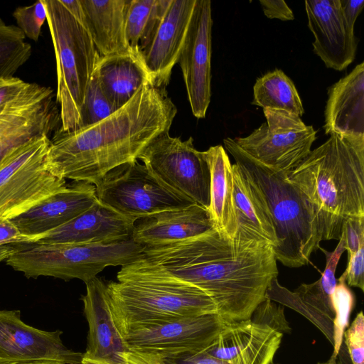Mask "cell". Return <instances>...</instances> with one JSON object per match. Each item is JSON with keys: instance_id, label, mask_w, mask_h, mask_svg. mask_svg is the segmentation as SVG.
<instances>
[{"instance_id": "30bf717a", "label": "cell", "mask_w": 364, "mask_h": 364, "mask_svg": "<svg viewBox=\"0 0 364 364\" xmlns=\"http://www.w3.org/2000/svg\"><path fill=\"white\" fill-rule=\"evenodd\" d=\"M138 159L165 186L208 208L210 171L203 151L195 148L193 137L183 141L169 132H164L151 141Z\"/></svg>"}, {"instance_id": "3957f363", "label": "cell", "mask_w": 364, "mask_h": 364, "mask_svg": "<svg viewBox=\"0 0 364 364\" xmlns=\"http://www.w3.org/2000/svg\"><path fill=\"white\" fill-rule=\"evenodd\" d=\"M287 178L308 200L321 241L339 240L347 220L364 218V135L330 134Z\"/></svg>"}, {"instance_id": "5bb4252c", "label": "cell", "mask_w": 364, "mask_h": 364, "mask_svg": "<svg viewBox=\"0 0 364 364\" xmlns=\"http://www.w3.org/2000/svg\"><path fill=\"white\" fill-rule=\"evenodd\" d=\"M213 18L210 0H196L178 63L181 68L193 114L205 117L211 97Z\"/></svg>"}, {"instance_id": "f546056e", "label": "cell", "mask_w": 364, "mask_h": 364, "mask_svg": "<svg viewBox=\"0 0 364 364\" xmlns=\"http://www.w3.org/2000/svg\"><path fill=\"white\" fill-rule=\"evenodd\" d=\"M252 105L263 109L285 110L300 117L304 113L302 101L294 82L279 69L257 79L253 87Z\"/></svg>"}, {"instance_id": "4dcf8cb0", "label": "cell", "mask_w": 364, "mask_h": 364, "mask_svg": "<svg viewBox=\"0 0 364 364\" xmlns=\"http://www.w3.org/2000/svg\"><path fill=\"white\" fill-rule=\"evenodd\" d=\"M31 55V46L18 27L0 18V78L14 77Z\"/></svg>"}, {"instance_id": "60d3db41", "label": "cell", "mask_w": 364, "mask_h": 364, "mask_svg": "<svg viewBox=\"0 0 364 364\" xmlns=\"http://www.w3.org/2000/svg\"><path fill=\"white\" fill-rule=\"evenodd\" d=\"M37 239L21 232L10 219L0 218V246L31 244Z\"/></svg>"}, {"instance_id": "9a60e30c", "label": "cell", "mask_w": 364, "mask_h": 364, "mask_svg": "<svg viewBox=\"0 0 364 364\" xmlns=\"http://www.w3.org/2000/svg\"><path fill=\"white\" fill-rule=\"evenodd\" d=\"M62 334L60 330L46 331L26 324L20 311L0 310V363L81 364L83 353L68 348Z\"/></svg>"}, {"instance_id": "bcb514c9", "label": "cell", "mask_w": 364, "mask_h": 364, "mask_svg": "<svg viewBox=\"0 0 364 364\" xmlns=\"http://www.w3.org/2000/svg\"><path fill=\"white\" fill-rule=\"evenodd\" d=\"M317 364H330L327 361L326 362H318ZM333 364H352L351 360L350 359L346 346L343 341L340 350L338 351L337 359L336 360Z\"/></svg>"}, {"instance_id": "ac0fdd59", "label": "cell", "mask_w": 364, "mask_h": 364, "mask_svg": "<svg viewBox=\"0 0 364 364\" xmlns=\"http://www.w3.org/2000/svg\"><path fill=\"white\" fill-rule=\"evenodd\" d=\"M282 337L250 318L225 324L205 351L224 364H273Z\"/></svg>"}, {"instance_id": "603a6c76", "label": "cell", "mask_w": 364, "mask_h": 364, "mask_svg": "<svg viewBox=\"0 0 364 364\" xmlns=\"http://www.w3.org/2000/svg\"><path fill=\"white\" fill-rule=\"evenodd\" d=\"M82 295L84 314L89 326L87 346L83 357L113 361L129 350L112 316L107 284L95 277L85 283Z\"/></svg>"}, {"instance_id": "7a4b0ae2", "label": "cell", "mask_w": 364, "mask_h": 364, "mask_svg": "<svg viewBox=\"0 0 364 364\" xmlns=\"http://www.w3.org/2000/svg\"><path fill=\"white\" fill-rule=\"evenodd\" d=\"M177 108L166 88L149 82L104 119L72 131L58 129L48 161L60 178L95 186L113 168L138 159L159 134L169 132Z\"/></svg>"}, {"instance_id": "6da1fadb", "label": "cell", "mask_w": 364, "mask_h": 364, "mask_svg": "<svg viewBox=\"0 0 364 364\" xmlns=\"http://www.w3.org/2000/svg\"><path fill=\"white\" fill-rule=\"evenodd\" d=\"M278 273L272 245L240 232L231 238L214 229L182 242L144 247L117 277L147 275L196 287L230 323L250 318Z\"/></svg>"}, {"instance_id": "44dd1931", "label": "cell", "mask_w": 364, "mask_h": 364, "mask_svg": "<svg viewBox=\"0 0 364 364\" xmlns=\"http://www.w3.org/2000/svg\"><path fill=\"white\" fill-rule=\"evenodd\" d=\"M136 221L98 200L72 220L43 235L35 243L101 244L126 240L132 238Z\"/></svg>"}, {"instance_id": "4fadbf2b", "label": "cell", "mask_w": 364, "mask_h": 364, "mask_svg": "<svg viewBox=\"0 0 364 364\" xmlns=\"http://www.w3.org/2000/svg\"><path fill=\"white\" fill-rule=\"evenodd\" d=\"M50 87L28 83L0 116V164L14 148L56 131L60 110Z\"/></svg>"}, {"instance_id": "277c9868", "label": "cell", "mask_w": 364, "mask_h": 364, "mask_svg": "<svg viewBox=\"0 0 364 364\" xmlns=\"http://www.w3.org/2000/svg\"><path fill=\"white\" fill-rule=\"evenodd\" d=\"M226 150L235 164L250 178L264 197L271 213L277 244L276 259L289 267L308 264L311 254L320 247L316 218L302 192L287 180V174L277 172L244 151L228 137Z\"/></svg>"}, {"instance_id": "7dc6e473", "label": "cell", "mask_w": 364, "mask_h": 364, "mask_svg": "<svg viewBox=\"0 0 364 364\" xmlns=\"http://www.w3.org/2000/svg\"><path fill=\"white\" fill-rule=\"evenodd\" d=\"M16 251L12 245L0 246V262L8 259Z\"/></svg>"}, {"instance_id": "836d02e7", "label": "cell", "mask_w": 364, "mask_h": 364, "mask_svg": "<svg viewBox=\"0 0 364 364\" xmlns=\"http://www.w3.org/2000/svg\"><path fill=\"white\" fill-rule=\"evenodd\" d=\"M13 16L25 36L35 41L38 40L42 26L47 19V10L43 0L31 6L18 7Z\"/></svg>"}, {"instance_id": "f6af8a7d", "label": "cell", "mask_w": 364, "mask_h": 364, "mask_svg": "<svg viewBox=\"0 0 364 364\" xmlns=\"http://www.w3.org/2000/svg\"><path fill=\"white\" fill-rule=\"evenodd\" d=\"M62 4L70 11V13L85 26V16L82 6L80 0L63 1L60 0Z\"/></svg>"}, {"instance_id": "ab89813d", "label": "cell", "mask_w": 364, "mask_h": 364, "mask_svg": "<svg viewBox=\"0 0 364 364\" xmlns=\"http://www.w3.org/2000/svg\"><path fill=\"white\" fill-rule=\"evenodd\" d=\"M160 357L164 364H224L223 361L208 355L205 349Z\"/></svg>"}, {"instance_id": "ba28073f", "label": "cell", "mask_w": 364, "mask_h": 364, "mask_svg": "<svg viewBox=\"0 0 364 364\" xmlns=\"http://www.w3.org/2000/svg\"><path fill=\"white\" fill-rule=\"evenodd\" d=\"M50 139H31L11 150L0 164V218L12 220L64 188L48 161Z\"/></svg>"}, {"instance_id": "d590c367", "label": "cell", "mask_w": 364, "mask_h": 364, "mask_svg": "<svg viewBox=\"0 0 364 364\" xmlns=\"http://www.w3.org/2000/svg\"><path fill=\"white\" fill-rule=\"evenodd\" d=\"M343 342L352 364H364V316L362 311L345 330Z\"/></svg>"}, {"instance_id": "ee69618b", "label": "cell", "mask_w": 364, "mask_h": 364, "mask_svg": "<svg viewBox=\"0 0 364 364\" xmlns=\"http://www.w3.org/2000/svg\"><path fill=\"white\" fill-rule=\"evenodd\" d=\"M343 16L348 24L353 28L355 21L364 7L363 0H340Z\"/></svg>"}, {"instance_id": "5b68a950", "label": "cell", "mask_w": 364, "mask_h": 364, "mask_svg": "<svg viewBox=\"0 0 364 364\" xmlns=\"http://www.w3.org/2000/svg\"><path fill=\"white\" fill-rule=\"evenodd\" d=\"M107 283L118 330L181 317L217 314L211 298L189 284L147 275L117 277Z\"/></svg>"}, {"instance_id": "1f68e13d", "label": "cell", "mask_w": 364, "mask_h": 364, "mask_svg": "<svg viewBox=\"0 0 364 364\" xmlns=\"http://www.w3.org/2000/svg\"><path fill=\"white\" fill-rule=\"evenodd\" d=\"M331 302L334 311L333 350L327 362L333 364L337 359L343 341V333L348 326L350 315L355 306V295L346 282L344 273L337 279L336 286L331 295Z\"/></svg>"}, {"instance_id": "2e32d148", "label": "cell", "mask_w": 364, "mask_h": 364, "mask_svg": "<svg viewBox=\"0 0 364 364\" xmlns=\"http://www.w3.org/2000/svg\"><path fill=\"white\" fill-rule=\"evenodd\" d=\"M326 256V267L321 277L311 284H301L291 291L281 285L274 278L265 294V297L287 306L309 320L328 341L333 345V321L334 311L331 295L337 284L335 273L338 261L346 251L345 237L342 232L336 248L327 251L318 247Z\"/></svg>"}, {"instance_id": "b9f144b4", "label": "cell", "mask_w": 364, "mask_h": 364, "mask_svg": "<svg viewBox=\"0 0 364 364\" xmlns=\"http://www.w3.org/2000/svg\"><path fill=\"white\" fill-rule=\"evenodd\" d=\"M27 84L20 78L15 77L0 78V107H5L14 100L26 87Z\"/></svg>"}, {"instance_id": "ffe728a7", "label": "cell", "mask_w": 364, "mask_h": 364, "mask_svg": "<svg viewBox=\"0 0 364 364\" xmlns=\"http://www.w3.org/2000/svg\"><path fill=\"white\" fill-rule=\"evenodd\" d=\"M97 201L95 185L74 181L11 220L21 233L38 241L43 235L72 220Z\"/></svg>"}, {"instance_id": "7bdbcfd3", "label": "cell", "mask_w": 364, "mask_h": 364, "mask_svg": "<svg viewBox=\"0 0 364 364\" xmlns=\"http://www.w3.org/2000/svg\"><path fill=\"white\" fill-rule=\"evenodd\" d=\"M264 15L269 18H277L281 21H291L294 19L292 10L287 3L279 0L259 1Z\"/></svg>"}, {"instance_id": "e0dca14e", "label": "cell", "mask_w": 364, "mask_h": 364, "mask_svg": "<svg viewBox=\"0 0 364 364\" xmlns=\"http://www.w3.org/2000/svg\"><path fill=\"white\" fill-rule=\"evenodd\" d=\"M305 9L314 36L313 51L327 68L344 70L355 59L358 40L343 16L340 0L305 1Z\"/></svg>"}, {"instance_id": "7402d4cb", "label": "cell", "mask_w": 364, "mask_h": 364, "mask_svg": "<svg viewBox=\"0 0 364 364\" xmlns=\"http://www.w3.org/2000/svg\"><path fill=\"white\" fill-rule=\"evenodd\" d=\"M215 229L207 208L193 204L137 220L132 237L144 247L182 242Z\"/></svg>"}, {"instance_id": "52a82bcc", "label": "cell", "mask_w": 364, "mask_h": 364, "mask_svg": "<svg viewBox=\"0 0 364 364\" xmlns=\"http://www.w3.org/2000/svg\"><path fill=\"white\" fill-rule=\"evenodd\" d=\"M144 248L132 237L101 244H22L16 245L6 264L27 278L46 276L86 283L107 267L134 262Z\"/></svg>"}, {"instance_id": "7c38bea8", "label": "cell", "mask_w": 364, "mask_h": 364, "mask_svg": "<svg viewBox=\"0 0 364 364\" xmlns=\"http://www.w3.org/2000/svg\"><path fill=\"white\" fill-rule=\"evenodd\" d=\"M227 324L217 314L181 317L119 331L129 349L160 356L206 349Z\"/></svg>"}, {"instance_id": "8fae6325", "label": "cell", "mask_w": 364, "mask_h": 364, "mask_svg": "<svg viewBox=\"0 0 364 364\" xmlns=\"http://www.w3.org/2000/svg\"><path fill=\"white\" fill-rule=\"evenodd\" d=\"M266 122L245 137L233 139L247 154L269 168L289 174L310 154L316 131L282 109H264Z\"/></svg>"}, {"instance_id": "484cf974", "label": "cell", "mask_w": 364, "mask_h": 364, "mask_svg": "<svg viewBox=\"0 0 364 364\" xmlns=\"http://www.w3.org/2000/svg\"><path fill=\"white\" fill-rule=\"evenodd\" d=\"M93 76L117 109L151 81L142 58L133 52L100 56Z\"/></svg>"}, {"instance_id": "d4e9b609", "label": "cell", "mask_w": 364, "mask_h": 364, "mask_svg": "<svg viewBox=\"0 0 364 364\" xmlns=\"http://www.w3.org/2000/svg\"><path fill=\"white\" fill-rule=\"evenodd\" d=\"M85 27L100 56L132 52L126 34V16L129 0H80Z\"/></svg>"}, {"instance_id": "c3c4849f", "label": "cell", "mask_w": 364, "mask_h": 364, "mask_svg": "<svg viewBox=\"0 0 364 364\" xmlns=\"http://www.w3.org/2000/svg\"><path fill=\"white\" fill-rule=\"evenodd\" d=\"M0 364H62L56 362H33V363H0Z\"/></svg>"}, {"instance_id": "cb8c5ba5", "label": "cell", "mask_w": 364, "mask_h": 364, "mask_svg": "<svg viewBox=\"0 0 364 364\" xmlns=\"http://www.w3.org/2000/svg\"><path fill=\"white\" fill-rule=\"evenodd\" d=\"M324 118L326 134L364 135V62L329 87Z\"/></svg>"}, {"instance_id": "d6986e66", "label": "cell", "mask_w": 364, "mask_h": 364, "mask_svg": "<svg viewBox=\"0 0 364 364\" xmlns=\"http://www.w3.org/2000/svg\"><path fill=\"white\" fill-rule=\"evenodd\" d=\"M196 0H171L151 42L141 57L156 86L166 88L186 38Z\"/></svg>"}, {"instance_id": "f35d334b", "label": "cell", "mask_w": 364, "mask_h": 364, "mask_svg": "<svg viewBox=\"0 0 364 364\" xmlns=\"http://www.w3.org/2000/svg\"><path fill=\"white\" fill-rule=\"evenodd\" d=\"M344 271L348 286L364 291V245L350 257Z\"/></svg>"}, {"instance_id": "74e56055", "label": "cell", "mask_w": 364, "mask_h": 364, "mask_svg": "<svg viewBox=\"0 0 364 364\" xmlns=\"http://www.w3.org/2000/svg\"><path fill=\"white\" fill-rule=\"evenodd\" d=\"M342 232L345 237V247L348 258L353 256L364 245V218L347 220Z\"/></svg>"}, {"instance_id": "8d00e7d4", "label": "cell", "mask_w": 364, "mask_h": 364, "mask_svg": "<svg viewBox=\"0 0 364 364\" xmlns=\"http://www.w3.org/2000/svg\"><path fill=\"white\" fill-rule=\"evenodd\" d=\"M113 361L96 360L82 357L81 364H164L156 354L129 349Z\"/></svg>"}, {"instance_id": "e575fe53", "label": "cell", "mask_w": 364, "mask_h": 364, "mask_svg": "<svg viewBox=\"0 0 364 364\" xmlns=\"http://www.w3.org/2000/svg\"><path fill=\"white\" fill-rule=\"evenodd\" d=\"M250 319L255 323L268 326L282 334L291 332L284 308L266 297L255 308Z\"/></svg>"}, {"instance_id": "83f0119b", "label": "cell", "mask_w": 364, "mask_h": 364, "mask_svg": "<svg viewBox=\"0 0 364 364\" xmlns=\"http://www.w3.org/2000/svg\"><path fill=\"white\" fill-rule=\"evenodd\" d=\"M210 176V204L208 208L215 228L229 237L236 235L237 225L234 203L232 164L221 145L203 151Z\"/></svg>"}, {"instance_id": "f1b7e54d", "label": "cell", "mask_w": 364, "mask_h": 364, "mask_svg": "<svg viewBox=\"0 0 364 364\" xmlns=\"http://www.w3.org/2000/svg\"><path fill=\"white\" fill-rule=\"evenodd\" d=\"M171 0H129L125 34L132 52L140 55L151 42Z\"/></svg>"}, {"instance_id": "8992f818", "label": "cell", "mask_w": 364, "mask_h": 364, "mask_svg": "<svg viewBox=\"0 0 364 364\" xmlns=\"http://www.w3.org/2000/svg\"><path fill=\"white\" fill-rule=\"evenodd\" d=\"M43 1L55 55L60 128L72 131L80 127L85 95L100 55L87 28L60 0Z\"/></svg>"}, {"instance_id": "9c48e42d", "label": "cell", "mask_w": 364, "mask_h": 364, "mask_svg": "<svg viewBox=\"0 0 364 364\" xmlns=\"http://www.w3.org/2000/svg\"><path fill=\"white\" fill-rule=\"evenodd\" d=\"M95 187L101 203L136 220L195 204L162 184L137 160L109 171Z\"/></svg>"}, {"instance_id": "681fc988", "label": "cell", "mask_w": 364, "mask_h": 364, "mask_svg": "<svg viewBox=\"0 0 364 364\" xmlns=\"http://www.w3.org/2000/svg\"><path fill=\"white\" fill-rule=\"evenodd\" d=\"M274 364V363H273Z\"/></svg>"}, {"instance_id": "4316f807", "label": "cell", "mask_w": 364, "mask_h": 364, "mask_svg": "<svg viewBox=\"0 0 364 364\" xmlns=\"http://www.w3.org/2000/svg\"><path fill=\"white\" fill-rule=\"evenodd\" d=\"M232 168L237 232L275 248L277 240L274 222L264 197L235 164Z\"/></svg>"}, {"instance_id": "d6a6232c", "label": "cell", "mask_w": 364, "mask_h": 364, "mask_svg": "<svg viewBox=\"0 0 364 364\" xmlns=\"http://www.w3.org/2000/svg\"><path fill=\"white\" fill-rule=\"evenodd\" d=\"M117 110L92 75L86 90L81 109L80 127L98 122Z\"/></svg>"}]
</instances>
